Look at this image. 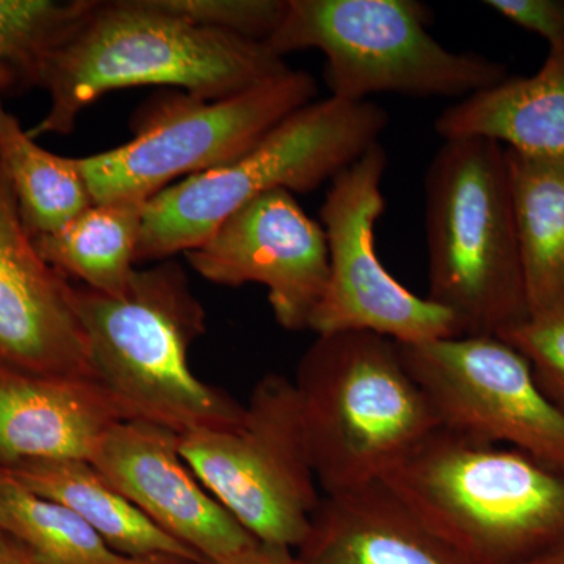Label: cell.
Returning a JSON list of instances; mask_svg holds the SVG:
<instances>
[{
    "mask_svg": "<svg viewBox=\"0 0 564 564\" xmlns=\"http://www.w3.org/2000/svg\"><path fill=\"white\" fill-rule=\"evenodd\" d=\"M288 69L265 43L193 24L158 0H91L47 62L41 90L50 109L28 132L68 135L82 111L111 91L161 85L215 101Z\"/></svg>",
    "mask_w": 564,
    "mask_h": 564,
    "instance_id": "obj_1",
    "label": "cell"
},
{
    "mask_svg": "<svg viewBox=\"0 0 564 564\" xmlns=\"http://www.w3.org/2000/svg\"><path fill=\"white\" fill-rule=\"evenodd\" d=\"M74 307L99 381L132 419L182 434L220 430L242 419L245 404L196 377L192 345L206 313L180 263L137 270L120 295L74 285Z\"/></svg>",
    "mask_w": 564,
    "mask_h": 564,
    "instance_id": "obj_2",
    "label": "cell"
},
{
    "mask_svg": "<svg viewBox=\"0 0 564 564\" xmlns=\"http://www.w3.org/2000/svg\"><path fill=\"white\" fill-rule=\"evenodd\" d=\"M384 484L466 564H516L564 544V473L436 430Z\"/></svg>",
    "mask_w": 564,
    "mask_h": 564,
    "instance_id": "obj_3",
    "label": "cell"
},
{
    "mask_svg": "<svg viewBox=\"0 0 564 564\" xmlns=\"http://www.w3.org/2000/svg\"><path fill=\"white\" fill-rule=\"evenodd\" d=\"M293 384L323 494L384 481L440 430L399 343L381 334L317 336Z\"/></svg>",
    "mask_w": 564,
    "mask_h": 564,
    "instance_id": "obj_4",
    "label": "cell"
},
{
    "mask_svg": "<svg viewBox=\"0 0 564 564\" xmlns=\"http://www.w3.org/2000/svg\"><path fill=\"white\" fill-rule=\"evenodd\" d=\"M425 236L426 299L462 336H502L530 317L502 144L444 140L425 174Z\"/></svg>",
    "mask_w": 564,
    "mask_h": 564,
    "instance_id": "obj_5",
    "label": "cell"
},
{
    "mask_svg": "<svg viewBox=\"0 0 564 564\" xmlns=\"http://www.w3.org/2000/svg\"><path fill=\"white\" fill-rule=\"evenodd\" d=\"M383 107L328 96L293 111L256 147L210 172L174 182L144 206L137 263L169 261L209 239L234 212L274 191L310 193L378 143Z\"/></svg>",
    "mask_w": 564,
    "mask_h": 564,
    "instance_id": "obj_6",
    "label": "cell"
},
{
    "mask_svg": "<svg viewBox=\"0 0 564 564\" xmlns=\"http://www.w3.org/2000/svg\"><path fill=\"white\" fill-rule=\"evenodd\" d=\"M430 24L429 7L415 0H288L267 46L280 57L321 51L329 96L350 102L373 95L464 99L507 79L502 63L447 50Z\"/></svg>",
    "mask_w": 564,
    "mask_h": 564,
    "instance_id": "obj_7",
    "label": "cell"
},
{
    "mask_svg": "<svg viewBox=\"0 0 564 564\" xmlns=\"http://www.w3.org/2000/svg\"><path fill=\"white\" fill-rule=\"evenodd\" d=\"M318 85L289 68L228 98L206 101L174 90L155 96L132 118L133 139L76 158L93 202H150L180 177L210 172L247 154L274 126L313 102Z\"/></svg>",
    "mask_w": 564,
    "mask_h": 564,
    "instance_id": "obj_8",
    "label": "cell"
},
{
    "mask_svg": "<svg viewBox=\"0 0 564 564\" xmlns=\"http://www.w3.org/2000/svg\"><path fill=\"white\" fill-rule=\"evenodd\" d=\"M181 455L259 543L296 551L322 502L295 384L269 373L229 429L177 434Z\"/></svg>",
    "mask_w": 564,
    "mask_h": 564,
    "instance_id": "obj_9",
    "label": "cell"
},
{
    "mask_svg": "<svg viewBox=\"0 0 564 564\" xmlns=\"http://www.w3.org/2000/svg\"><path fill=\"white\" fill-rule=\"evenodd\" d=\"M388 162L378 141L332 181L321 210L328 281L310 329L317 336L377 333L399 344L462 336L454 315L408 291L380 261L375 226L386 209L381 184Z\"/></svg>",
    "mask_w": 564,
    "mask_h": 564,
    "instance_id": "obj_10",
    "label": "cell"
},
{
    "mask_svg": "<svg viewBox=\"0 0 564 564\" xmlns=\"http://www.w3.org/2000/svg\"><path fill=\"white\" fill-rule=\"evenodd\" d=\"M399 345L441 430L518 448L564 473V414L513 345L499 336Z\"/></svg>",
    "mask_w": 564,
    "mask_h": 564,
    "instance_id": "obj_11",
    "label": "cell"
},
{
    "mask_svg": "<svg viewBox=\"0 0 564 564\" xmlns=\"http://www.w3.org/2000/svg\"><path fill=\"white\" fill-rule=\"evenodd\" d=\"M184 256L214 284L267 288L274 321L289 332L310 329L328 281L322 223L313 220L288 191L252 199Z\"/></svg>",
    "mask_w": 564,
    "mask_h": 564,
    "instance_id": "obj_12",
    "label": "cell"
},
{
    "mask_svg": "<svg viewBox=\"0 0 564 564\" xmlns=\"http://www.w3.org/2000/svg\"><path fill=\"white\" fill-rule=\"evenodd\" d=\"M88 463L159 529L206 564H225L259 543L202 484L177 433L131 419L115 425Z\"/></svg>",
    "mask_w": 564,
    "mask_h": 564,
    "instance_id": "obj_13",
    "label": "cell"
},
{
    "mask_svg": "<svg viewBox=\"0 0 564 564\" xmlns=\"http://www.w3.org/2000/svg\"><path fill=\"white\" fill-rule=\"evenodd\" d=\"M73 295L74 284L36 251L0 166V364L96 380Z\"/></svg>",
    "mask_w": 564,
    "mask_h": 564,
    "instance_id": "obj_14",
    "label": "cell"
},
{
    "mask_svg": "<svg viewBox=\"0 0 564 564\" xmlns=\"http://www.w3.org/2000/svg\"><path fill=\"white\" fill-rule=\"evenodd\" d=\"M131 419L99 381L25 373L0 364V467L88 462L102 437Z\"/></svg>",
    "mask_w": 564,
    "mask_h": 564,
    "instance_id": "obj_15",
    "label": "cell"
},
{
    "mask_svg": "<svg viewBox=\"0 0 564 564\" xmlns=\"http://www.w3.org/2000/svg\"><path fill=\"white\" fill-rule=\"evenodd\" d=\"M296 555L304 564H466L384 481L323 494Z\"/></svg>",
    "mask_w": 564,
    "mask_h": 564,
    "instance_id": "obj_16",
    "label": "cell"
},
{
    "mask_svg": "<svg viewBox=\"0 0 564 564\" xmlns=\"http://www.w3.org/2000/svg\"><path fill=\"white\" fill-rule=\"evenodd\" d=\"M443 140L486 139L516 154L564 165V44L538 73L507 77L459 99L434 121Z\"/></svg>",
    "mask_w": 564,
    "mask_h": 564,
    "instance_id": "obj_17",
    "label": "cell"
},
{
    "mask_svg": "<svg viewBox=\"0 0 564 564\" xmlns=\"http://www.w3.org/2000/svg\"><path fill=\"white\" fill-rule=\"evenodd\" d=\"M2 469L31 491L79 514L122 555L206 564L187 545L159 529L85 459L28 462Z\"/></svg>",
    "mask_w": 564,
    "mask_h": 564,
    "instance_id": "obj_18",
    "label": "cell"
},
{
    "mask_svg": "<svg viewBox=\"0 0 564 564\" xmlns=\"http://www.w3.org/2000/svg\"><path fill=\"white\" fill-rule=\"evenodd\" d=\"M507 151L530 315L564 307V165Z\"/></svg>",
    "mask_w": 564,
    "mask_h": 564,
    "instance_id": "obj_19",
    "label": "cell"
},
{
    "mask_svg": "<svg viewBox=\"0 0 564 564\" xmlns=\"http://www.w3.org/2000/svg\"><path fill=\"white\" fill-rule=\"evenodd\" d=\"M147 202L95 203L68 225L33 237L41 258L68 280L106 295H120L135 274L137 245Z\"/></svg>",
    "mask_w": 564,
    "mask_h": 564,
    "instance_id": "obj_20",
    "label": "cell"
},
{
    "mask_svg": "<svg viewBox=\"0 0 564 564\" xmlns=\"http://www.w3.org/2000/svg\"><path fill=\"white\" fill-rule=\"evenodd\" d=\"M0 166L32 239L57 231L95 204L76 158L43 150L3 102H0Z\"/></svg>",
    "mask_w": 564,
    "mask_h": 564,
    "instance_id": "obj_21",
    "label": "cell"
},
{
    "mask_svg": "<svg viewBox=\"0 0 564 564\" xmlns=\"http://www.w3.org/2000/svg\"><path fill=\"white\" fill-rule=\"evenodd\" d=\"M0 529L39 564H191L120 554L79 514L25 488L2 467Z\"/></svg>",
    "mask_w": 564,
    "mask_h": 564,
    "instance_id": "obj_22",
    "label": "cell"
},
{
    "mask_svg": "<svg viewBox=\"0 0 564 564\" xmlns=\"http://www.w3.org/2000/svg\"><path fill=\"white\" fill-rule=\"evenodd\" d=\"M91 0H0V102L41 88L54 51Z\"/></svg>",
    "mask_w": 564,
    "mask_h": 564,
    "instance_id": "obj_23",
    "label": "cell"
},
{
    "mask_svg": "<svg viewBox=\"0 0 564 564\" xmlns=\"http://www.w3.org/2000/svg\"><path fill=\"white\" fill-rule=\"evenodd\" d=\"M184 20L239 39L265 43L280 28L288 0H158Z\"/></svg>",
    "mask_w": 564,
    "mask_h": 564,
    "instance_id": "obj_24",
    "label": "cell"
},
{
    "mask_svg": "<svg viewBox=\"0 0 564 564\" xmlns=\"http://www.w3.org/2000/svg\"><path fill=\"white\" fill-rule=\"evenodd\" d=\"M499 337L524 355L541 391L564 414V307L530 315Z\"/></svg>",
    "mask_w": 564,
    "mask_h": 564,
    "instance_id": "obj_25",
    "label": "cell"
},
{
    "mask_svg": "<svg viewBox=\"0 0 564 564\" xmlns=\"http://www.w3.org/2000/svg\"><path fill=\"white\" fill-rule=\"evenodd\" d=\"M489 9L525 31L536 33L549 47L564 44V0H488Z\"/></svg>",
    "mask_w": 564,
    "mask_h": 564,
    "instance_id": "obj_26",
    "label": "cell"
},
{
    "mask_svg": "<svg viewBox=\"0 0 564 564\" xmlns=\"http://www.w3.org/2000/svg\"><path fill=\"white\" fill-rule=\"evenodd\" d=\"M225 564H304L295 551L258 543Z\"/></svg>",
    "mask_w": 564,
    "mask_h": 564,
    "instance_id": "obj_27",
    "label": "cell"
},
{
    "mask_svg": "<svg viewBox=\"0 0 564 564\" xmlns=\"http://www.w3.org/2000/svg\"><path fill=\"white\" fill-rule=\"evenodd\" d=\"M0 564H39L21 545L7 541L6 547L0 552Z\"/></svg>",
    "mask_w": 564,
    "mask_h": 564,
    "instance_id": "obj_28",
    "label": "cell"
},
{
    "mask_svg": "<svg viewBox=\"0 0 564 564\" xmlns=\"http://www.w3.org/2000/svg\"><path fill=\"white\" fill-rule=\"evenodd\" d=\"M516 564H564V544Z\"/></svg>",
    "mask_w": 564,
    "mask_h": 564,
    "instance_id": "obj_29",
    "label": "cell"
},
{
    "mask_svg": "<svg viewBox=\"0 0 564 564\" xmlns=\"http://www.w3.org/2000/svg\"><path fill=\"white\" fill-rule=\"evenodd\" d=\"M7 541H9V538H7L6 533H3L2 529H0V552H2L3 547H6Z\"/></svg>",
    "mask_w": 564,
    "mask_h": 564,
    "instance_id": "obj_30",
    "label": "cell"
}]
</instances>
